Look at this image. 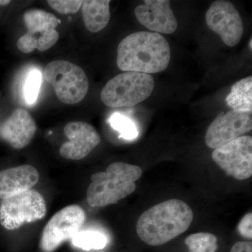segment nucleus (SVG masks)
Here are the masks:
<instances>
[{
  "label": "nucleus",
  "instance_id": "7ed1b4c3",
  "mask_svg": "<svg viewBox=\"0 0 252 252\" xmlns=\"http://www.w3.org/2000/svg\"><path fill=\"white\" fill-rule=\"evenodd\" d=\"M142 168L126 162L109 165L105 172L91 176L87 190V201L92 207H102L117 203L133 193L136 183L142 177Z\"/></svg>",
  "mask_w": 252,
  "mask_h": 252
},
{
  "label": "nucleus",
  "instance_id": "f3484780",
  "mask_svg": "<svg viewBox=\"0 0 252 252\" xmlns=\"http://www.w3.org/2000/svg\"><path fill=\"white\" fill-rule=\"evenodd\" d=\"M227 105L232 110L252 112V77L237 81L225 98Z\"/></svg>",
  "mask_w": 252,
  "mask_h": 252
},
{
  "label": "nucleus",
  "instance_id": "412c9836",
  "mask_svg": "<svg viewBox=\"0 0 252 252\" xmlns=\"http://www.w3.org/2000/svg\"><path fill=\"white\" fill-rule=\"evenodd\" d=\"M41 84V72L38 69H32L28 74L23 88V94L28 104H32L36 102Z\"/></svg>",
  "mask_w": 252,
  "mask_h": 252
},
{
  "label": "nucleus",
  "instance_id": "2eb2a0df",
  "mask_svg": "<svg viewBox=\"0 0 252 252\" xmlns=\"http://www.w3.org/2000/svg\"><path fill=\"white\" fill-rule=\"evenodd\" d=\"M39 180V172L31 165L0 171V199L4 200L31 190Z\"/></svg>",
  "mask_w": 252,
  "mask_h": 252
},
{
  "label": "nucleus",
  "instance_id": "20e7f679",
  "mask_svg": "<svg viewBox=\"0 0 252 252\" xmlns=\"http://www.w3.org/2000/svg\"><path fill=\"white\" fill-rule=\"evenodd\" d=\"M154 86L150 74L126 72L107 83L101 92V99L111 108L132 107L149 98Z\"/></svg>",
  "mask_w": 252,
  "mask_h": 252
},
{
  "label": "nucleus",
  "instance_id": "b1692460",
  "mask_svg": "<svg viewBox=\"0 0 252 252\" xmlns=\"http://www.w3.org/2000/svg\"><path fill=\"white\" fill-rule=\"evenodd\" d=\"M230 252H252V242H238L233 245Z\"/></svg>",
  "mask_w": 252,
  "mask_h": 252
},
{
  "label": "nucleus",
  "instance_id": "6e6552de",
  "mask_svg": "<svg viewBox=\"0 0 252 252\" xmlns=\"http://www.w3.org/2000/svg\"><path fill=\"white\" fill-rule=\"evenodd\" d=\"M86 215L79 205H69L56 212L43 230L40 248L44 252H53L61 244L72 240L85 223Z\"/></svg>",
  "mask_w": 252,
  "mask_h": 252
},
{
  "label": "nucleus",
  "instance_id": "aec40b11",
  "mask_svg": "<svg viewBox=\"0 0 252 252\" xmlns=\"http://www.w3.org/2000/svg\"><path fill=\"white\" fill-rule=\"evenodd\" d=\"M109 123L114 130L120 132L121 138L132 140L138 136V130L135 123L126 116L114 114L109 119Z\"/></svg>",
  "mask_w": 252,
  "mask_h": 252
},
{
  "label": "nucleus",
  "instance_id": "9d476101",
  "mask_svg": "<svg viewBox=\"0 0 252 252\" xmlns=\"http://www.w3.org/2000/svg\"><path fill=\"white\" fill-rule=\"evenodd\" d=\"M252 130V112H221L207 128L205 144L210 149L220 148Z\"/></svg>",
  "mask_w": 252,
  "mask_h": 252
},
{
  "label": "nucleus",
  "instance_id": "1a4fd4ad",
  "mask_svg": "<svg viewBox=\"0 0 252 252\" xmlns=\"http://www.w3.org/2000/svg\"><path fill=\"white\" fill-rule=\"evenodd\" d=\"M212 160L235 180H248L252 175V137L244 135L214 150Z\"/></svg>",
  "mask_w": 252,
  "mask_h": 252
},
{
  "label": "nucleus",
  "instance_id": "ddd939ff",
  "mask_svg": "<svg viewBox=\"0 0 252 252\" xmlns=\"http://www.w3.org/2000/svg\"><path fill=\"white\" fill-rule=\"evenodd\" d=\"M135 14L142 26L154 32L170 34L177 30L178 24L168 0H144V4L135 8Z\"/></svg>",
  "mask_w": 252,
  "mask_h": 252
},
{
  "label": "nucleus",
  "instance_id": "4be33fe9",
  "mask_svg": "<svg viewBox=\"0 0 252 252\" xmlns=\"http://www.w3.org/2000/svg\"><path fill=\"white\" fill-rule=\"evenodd\" d=\"M81 0H49L48 4L52 9L63 14H75L83 4Z\"/></svg>",
  "mask_w": 252,
  "mask_h": 252
},
{
  "label": "nucleus",
  "instance_id": "0eeeda50",
  "mask_svg": "<svg viewBox=\"0 0 252 252\" xmlns=\"http://www.w3.org/2000/svg\"><path fill=\"white\" fill-rule=\"evenodd\" d=\"M28 32L17 41L18 49L31 54L34 49L45 51L54 46L59 39L56 28L60 21L54 15L44 10L30 9L23 14Z\"/></svg>",
  "mask_w": 252,
  "mask_h": 252
},
{
  "label": "nucleus",
  "instance_id": "a211bd4d",
  "mask_svg": "<svg viewBox=\"0 0 252 252\" xmlns=\"http://www.w3.org/2000/svg\"><path fill=\"white\" fill-rule=\"evenodd\" d=\"M72 243L76 248L89 251L102 250L107 246L108 239L104 233L97 230H79L73 237Z\"/></svg>",
  "mask_w": 252,
  "mask_h": 252
},
{
  "label": "nucleus",
  "instance_id": "dca6fc26",
  "mask_svg": "<svg viewBox=\"0 0 252 252\" xmlns=\"http://www.w3.org/2000/svg\"><path fill=\"white\" fill-rule=\"evenodd\" d=\"M109 0H86L83 1L84 24L91 32H97L107 26L110 20Z\"/></svg>",
  "mask_w": 252,
  "mask_h": 252
},
{
  "label": "nucleus",
  "instance_id": "5701e85b",
  "mask_svg": "<svg viewBox=\"0 0 252 252\" xmlns=\"http://www.w3.org/2000/svg\"><path fill=\"white\" fill-rule=\"evenodd\" d=\"M252 212L247 214L242 219L238 224V232L242 236L247 239L252 238Z\"/></svg>",
  "mask_w": 252,
  "mask_h": 252
},
{
  "label": "nucleus",
  "instance_id": "393cba45",
  "mask_svg": "<svg viewBox=\"0 0 252 252\" xmlns=\"http://www.w3.org/2000/svg\"><path fill=\"white\" fill-rule=\"evenodd\" d=\"M10 2H11V1H6V0H0V5H3V6L9 4Z\"/></svg>",
  "mask_w": 252,
  "mask_h": 252
},
{
  "label": "nucleus",
  "instance_id": "a878e982",
  "mask_svg": "<svg viewBox=\"0 0 252 252\" xmlns=\"http://www.w3.org/2000/svg\"><path fill=\"white\" fill-rule=\"evenodd\" d=\"M252 38H251V39H250V43H249V46H250V49H251V50L252 49Z\"/></svg>",
  "mask_w": 252,
  "mask_h": 252
},
{
  "label": "nucleus",
  "instance_id": "bb28decb",
  "mask_svg": "<svg viewBox=\"0 0 252 252\" xmlns=\"http://www.w3.org/2000/svg\"><path fill=\"white\" fill-rule=\"evenodd\" d=\"M104 252L103 251H98V252Z\"/></svg>",
  "mask_w": 252,
  "mask_h": 252
},
{
  "label": "nucleus",
  "instance_id": "f257e3e1",
  "mask_svg": "<svg viewBox=\"0 0 252 252\" xmlns=\"http://www.w3.org/2000/svg\"><path fill=\"white\" fill-rule=\"evenodd\" d=\"M193 220V210L188 204L171 199L143 212L137 220L136 231L144 243L160 246L185 233Z\"/></svg>",
  "mask_w": 252,
  "mask_h": 252
},
{
  "label": "nucleus",
  "instance_id": "39448f33",
  "mask_svg": "<svg viewBox=\"0 0 252 252\" xmlns=\"http://www.w3.org/2000/svg\"><path fill=\"white\" fill-rule=\"evenodd\" d=\"M44 77L64 104L79 103L89 91V80L84 69L68 61L49 63L44 69Z\"/></svg>",
  "mask_w": 252,
  "mask_h": 252
},
{
  "label": "nucleus",
  "instance_id": "f03ea898",
  "mask_svg": "<svg viewBox=\"0 0 252 252\" xmlns=\"http://www.w3.org/2000/svg\"><path fill=\"white\" fill-rule=\"evenodd\" d=\"M171 52L168 42L158 33L137 32L124 38L117 51L121 70L150 74L168 67Z\"/></svg>",
  "mask_w": 252,
  "mask_h": 252
},
{
  "label": "nucleus",
  "instance_id": "f8f14e48",
  "mask_svg": "<svg viewBox=\"0 0 252 252\" xmlns=\"http://www.w3.org/2000/svg\"><path fill=\"white\" fill-rule=\"evenodd\" d=\"M64 134L68 142L62 144L60 154L69 160H79L84 158L100 143L98 132L88 123H68L64 126Z\"/></svg>",
  "mask_w": 252,
  "mask_h": 252
},
{
  "label": "nucleus",
  "instance_id": "6ab92c4d",
  "mask_svg": "<svg viewBox=\"0 0 252 252\" xmlns=\"http://www.w3.org/2000/svg\"><path fill=\"white\" fill-rule=\"evenodd\" d=\"M189 252H216L218 239L210 233H197L189 235L185 240Z\"/></svg>",
  "mask_w": 252,
  "mask_h": 252
},
{
  "label": "nucleus",
  "instance_id": "423d86ee",
  "mask_svg": "<svg viewBox=\"0 0 252 252\" xmlns=\"http://www.w3.org/2000/svg\"><path fill=\"white\" fill-rule=\"evenodd\" d=\"M46 212L44 197L37 190L31 189L1 200L0 223L5 229H18L24 223L42 220Z\"/></svg>",
  "mask_w": 252,
  "mask_h": 252
},
{
  "label": "nucleus",
  "instance_id": "4468645a",
  "mask_svg": "<svg viewBox=\"0 0 252 252\" xmlns=\"http://www.w3.org/2000/svg\"><path fill=\"white\" fill-rule=\"evenodd\" d=\"M36 130L34 119L26 109H16L0 128V136L16 149L27 147Z\"/></svg>",
  "mask_w": 252,
  "mask_h": 252
},
{
  "label": "nucleus",
  "instance_id": "9b49d317",
  "mask_svg": "<svg viewBox=\"0 0 252 252\" xmlns=\"http://www.w3.org/2000/svg\"><path fill=\"white\" fill-rule=\"evenodd\" d=\"M205 21L208 28L220 36L225 45L233 47L241 40L244 31L243 19L230 1H214L207 10Z\"/></svg>",
  "mask_w": 252,
  "mask_h": 252
}]
</instances>
